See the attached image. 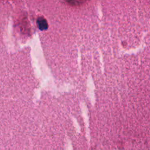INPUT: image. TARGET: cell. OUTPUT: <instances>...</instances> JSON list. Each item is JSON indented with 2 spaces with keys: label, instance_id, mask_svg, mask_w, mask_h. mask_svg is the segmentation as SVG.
<instances>
[{
  "label": "cell",
  "instance_id": "6da1fadb",
  "mask_svg": "<svg viewBox=\"0 0 150 150\" xmlns=\"http://www.w3.org/2000/svg\"><path fill=\"white\" fill-rule=\"evenodd\" d=\"M37 24L38 26V28L40 30H45L47 28V23L46 21L42 18H40L38 19Z\"/></svg>",
  "mask_w": 150,
  "mask_h": 150
},
{
  "label": "cell",
  "instance_id": "7a4b0ae2",
  "mask_svg": "<svg viewBox=\"0 0 150 150\" xmlns=\"http://www.w3.org/2000/svg\"><path fill=\"white\" fill-rule=\"evenodd\" d=\"M88 0H64L68 4L71 6H79L82 5Z\"/></svg>",
  "mask_w": 150,
  "mask_h": 150
}]
</instances>
